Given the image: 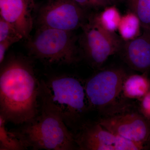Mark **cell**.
Wrapping results in <instances>:
<instances>
[{
    "mask_svg": "<svg viewBox=\"0 0 150 150\" xmlns=\"http://www.w3.org/2000/svg\"><path fill=\"white\" fill-rule=\"evenodd\" d=\"M0 73V115L7 122L25 124L39 113L40 82L32 64L21 57L4 61Z\"/></svg>",
    "mask_w": 150,
    "mask_h": 150,
    "instance_id": "6da1fadb",
    "label": "cell"
},
{
    "mask_svg": "<svg viewBox=\"0 0 150 150\" xmlns=\"http://www.w3.org/2000/svg\"><path fill=\"white\" fill-rule=\"evenodd\" d=\"M41 107L58 116L67 126L79 122L90 108L85 83L70 75H62L40 82Z\"/></svg>",
    "mask_w": 150,
    "mask_h": 150,
    "instance_id": "7a4b0ae2",
    "label": "cell"
},
{
    "mask_svg": "<svg viewBox=\"0 0 150 150\" xmlns=\"http://www.w3.org/2000/svg\"><path fill=\"white\" fill-rule=\"evenodd\" d=\"M35 119L15 134L33 149L71 150L78 148L74 134L61 118L41 107Z\"/></svg>",
    "mask_w": 150,
    "mask_h": 150,
    "instance_id": "3957f363",
    "label": "cell"
},
{
    "mask_svg": "<svg viewBox=\"0 0 150 150\" xmlns=\"http://www.w3.org/2000/svg\"><path fill=\"white\" fill-rule=\"evenodd\" d=\"M28 46L33 56L49 64H71L77 60L74 38L70 31L40 27Z\"/></svg>",
    "mask_w": 150,
    "mask_h": 150,
    "instance_id": "277c9868",
    "label": "cell"
},
{
    "mask_svg": "<svg viewBox=\"0 0 150 150\" xmlns=\"http://www.w3.org/2000/svg\"><path fill=\"white\" fill-rule=\"evenodd\" d=\"M128 75L121 68L101 70L93 75L85 83L86 94L90 108L105 112L117 107L123 83Z\"/></svg>",
    "mask_w": 150,
    "mask_h": 150,
    "instance_id": "5b68a950",
    "label": "cell"
},
{
    "mask_svg": "<svg viewBox=\"0 0 150 150\" xmlns=\"http://www.w3.org/2000/svg\"><path fill=\"white\" fill-rule=\"evenodd\" d=\"M81 27L83 30L82 47L86 58L93 67L102 66L110 56L121 49V39L116 33L103 28L93 17Z\"/></svg>",
    "mask_w": 150,
    "mask_h": 150,
    "instance_id": "8992f818",
    "label": "cell"
},
{
    "mask_svg": "<svg viewBox=\"0 0 150 150\" xmlns=\"http://www.w3.org/2000/svg\"><path fill=\"white\" fill-rule=\"evenodd\" d=\"M84 8L72 0H50L40 9V27L72 32L85 23Z\"/></svg>",
    "mask_w": 150,
    "mask_h": 150,
    "instance_id": "52a82bcc",
    "label": "cell"
},
{
    "mask_svg": "<svg viewBox=\"0 0 150 150\" xmlns=\"http://www.w3.org/2000/svg\"><path fill=\"white\" fill-rule=\"evenodd\" d=\"M98 123L112 134L144 145L150 140V121L137 112L115 113Z\"/></svg>",
    "mask_w": 150,
    "mask_h": 150,
    "instance_id": "ba28073f",
    "label": "cell"
},
{
    "mask_svg": "<svg viewBox=\"0 0 150 150\" xmlns=\"http://www.w3.org/2000/svg\"><path fill=\"white\" fill-rule=\"evenodd\" d=\"M74 136L79 150H115L116 135L98 122L84 123Z\"/></svg>",
    "mask_w": 150,
    "mask_h": 150,
    "instance_id": "9c48e42d",
    "label": "cell"
},
{
    "mask_svg": "<svg viewBox=\"0 0 150 150\" xmlns=\"http://www.w3.org/2000/svg\"><path fill=\"white\" fill-rule=\"evenodd\" d=\"M28 0H0L1 17L8 22L23 38H27L33 27Z\"/></svg>",
    "mask_w": 150,
    "mask_h": 150,
    "instance_id": "30bf717a",
    "label": "cell"
},
{
    "mask_svg": "<svg viewBox=\"0 0 150 150\" xmlns=\"http://www.w3.org/2000/svg\"><path fill=\"white\" fill-rule=\"evenodd\" d=\"M143 29L141 35L125 42L123 56L132 69L146 73L150 71V30Z\"/></svg>",
    "mask_w": 150,
    "mask_h": 150,
    "instance_id": "8fae6325",
    "label": "cell"
},
{
    "mask_svg": "<svg viewBox=\"0 0 150 150\" xmlns=\"http://www.w3.org/2000/svg\"><path fill=\"white\" fill-rule=\"evenodd\" d=\"M150 90V83L144 75H128L123 83V94L129 99L141 100Z\"/></svg>",
    "mask_w": 150,
    "mask_h": 150,
    "instance_id": "7c38bea8",
    "label": "cell"
},
{
    "mask_svg": "<svg viewBox=\"0 0 150 150\" xmlns=\"http://www.w3.org/2000/svg\"><path fill=\"white\" fill-rule=\"evenodd\" d=\"M142 23L138 16L129 10L122 16L118 30L125 42L134 39L141 35Z\"/></svg>",
    "mask_w": 150,
    "mask_h": 150,
    "instance_id": "4fadbf2b",
    "label": "cell"
},
{
    "mask_svg": "<svg viewBox=\"0 0 150 150\" xmlns=\"http://www.w3.org/2000/svg\"><path fill=\"white\" fill-rule=\"evenodd\" d=\"M121 17L120 11L115 6H108L93 18L94 20L105 30L109 32L115 33L118 30Z\"/></svg>",
    "mask_w": 150,
    "mask_h": 150,
    "instance_id": "5bb4252c",
    "label": "cell"
},
{
    "mask_svg": "<svg viewBox=\"0 0 150 150\" xmlns=\"http://www.w3.org/2000/svg\"><path fill=\"white\" fill-rule=\"evenodd\" d=\"M7 121L0 115V150H21L27 149L23 141L13 131H8L6 127Z\"/></svg>",
    "mask_w": 150,
    "mask_h": 150,
    "instance_id": "9a60e30c",
    "label": "cell"
},
{
    "mask_svg": "<svg viewBox=\"0 0 150 150\" xmlns=\"http://www.w3.org/2000/svg\"><path fill=\"white\" fill-rule=\"evenodd\" d=\"M129 10L138 16L142 28L150 30V0H127Z\"/></svg>",
    "mask_w": 150,
    "mask_h": 150,
    "instance_id": "2e32d148",
    "label": "cell"
},
{
    "mask_svg": "<svg viewBox=\"0 0 150 150\" xmlns=\"http://www.w3.org/2000/svg\"><path fill=\"white\" fill-rule=\"evenodd\" d=\"M21 40L23 38L8 22L0 18V42L11 38Z\"/></svg>",
    "mask_w": 150,
    "mask_h": 150,
    "instance_id": "e0dca14e",
    "label": "cell"
},
{
    "mask_svg": "<svg viewBox=\"0 0 150 150\" xmlns=\"http://www.w3.org/2000/svg\"><path fill=\"white\" fill-rule=\"evenodd\" d=\"M115 150H140L144 149V145L121 136H117Z\"/></svg>",
    "mask_w": 150,
    "mask_h": 150,
    "instance_id": "ac0fdd59",
    "label": "cell"
},
{
    "mask_svg": "<svg viewBox=\"0 0 150 150\" xmlns=\"http://www.w3.org/2000/svg\"><path fill=\"white\" fill-rule=\"evenodd\" d=\"M141 100L140 112L150 121V90Z\"/></svg>",
    "mask_w": 150,
    "mask_h": 150,
    "instance_id": "d6986e66",
    "label": "cell"
},
{
    "mask_svg": "<svg viewBox=\"0 0 150 150\" xmlns=\"http://www.w3.org/2000/svg\"><path fill=\"white\" fill-rule=\"evenodd\" d=\"M20 40L18 38H11L0 42V63L1 64L4 60L6 52L13 43Z\"/></svg>",
    "mask_w": 150,
    "mask_h": 150,
    "instance_id": "ffe728a7",
    "label": "cell"
},
{
    "mask_svg": "<svg viewBox=\"0 0 150 150\" xmlns=\"http://www.w3.org/2000/svg\"><path fill=\"white\" fill-rule=\"evenodd\" d=\"M92 7H106L110 4L111 2L109 0H88Z\"/></svg>",
    "mask_w": 150,
    "mask_h": 150,
    "instance_id": "44dd1931",
    "label": "cell"
},
{
    "mask_svg": "<svg viewBox=\"0 0 150 150\" xmlns=\"http://www.w3.org/2000/svg\"><path fill=\"white\" fill-rule=\"evenodd\" d=\"M84 9L86 8L92 7L88 0H72Z\"/></svg>",
    "mask_w": 150,
    "mask_h": 150,
    "instance_id": "7402d4cb",
    "label": "cell"
},
{
    "mask_svg": "<svg viewBox=\"0 0 150 150\" xmlns=\"http://www.w3.org/2000/svg\"><path fill=\"white\" fill-rule=\"evenodd\" d=\"M28 1H29V2H31L32 1H33V0H28Z\"/></svg>",
    "mask_w": 150,
    "mask_h": 150,
    "instance_id": "603a6c76",
    "label": "cell"
},
{
    "mask_svg": "<svg viewBox=\"0 0 150 150\" xmlns=\"http://www.w3.org/2000/svg\"><path fill=\"white\" fill-rule=\"evenodd\" d=\"M109 1H110L111 2H112V1H114V0H109Z\"/></svg>",
    "mask_w": 150,
    "mask_h": 150,
    "instance_id": "cb8c5ba5",
    "label": "cell"
}]
</instances>
